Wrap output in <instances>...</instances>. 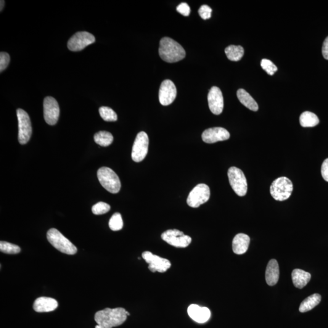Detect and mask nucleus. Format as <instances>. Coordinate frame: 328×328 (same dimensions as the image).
<instances>
[{"mask_svg":"<svg viewBox=\"0 0 328 328\" xmlns=\"http://www.w3.org/2000/svg\"><path fill=\"white\" fill-rule=\"evenodd\" d=\"M161 238L168 244L176 247L185 248L192 242L191 237L176 229L168 230L161 235Z\"/></svg>","mask_w":328,"mask_h":328,"instance_id":"9b49d317","label":"nucleus"},{"mask_svg":"<svg viewBox=\"0 0 328 328\" xmlns=\"http://www.w3.org/2000/svg\"><path fill=\"white\" fill-rule=\"evenodd\" d=\"M126 315H127V316H129V315H130V314H129V313H128V312L126 311Z\"/></svg>","mask_w":328,"mask_h":328,"instance_id":"58836bf2","label":"nucleus"},{"mask_svg":"<svg viewBox=\"0 0 328 328\" xmlns=\"http://www.w3.org/2000/svg\"><path fill=\"white\" fill-rule=\"evenodd\" d=\"M187 313L190 318L199 324L207 322L211 316L208 308L197 305H190L187 309Z\"/></svg>","mask_w":328,"mask_h":328,"instance_id":"f3484780","label":"nucleus"},{"mask_svg":"<svg viewBox=\"0 0 328 328\" xmlns=\"http://www.w3.org/2000/svg\"><path fill=\"white\" fill-rule=\"evenodd\" d=\"M44 121L50 125H54L59 120L60 108L56 100L52 97H46L43 102Z\"/></svg>","mask_w":328,"mask_h":328,"instance_id":"f8f14e48","label":"nucleus"},{"mask_svg":"<svg viewBox=\"0 0 328 328\" xmlns=\"http://www.w3.org/2000/svg\"><path fill=\"white\" fill-rule=\"evenodd\" d=\"M149 139L145 132L141 131L137 134L135 139L131 158L134 162H141L144 160L149 151Z\"/></svg>","mask_w":328,"mask_h":328,"instance_id":"1a4fd4ad","label":"nucleus"},{"mask_svg":"<svg viewBox=\"0 0 328 328\" xmlns=\"http://www.w3.org/2000/svg\"><path fill=\"white\" fill-rule=\"evenodd\" d=\"M208 107L211 112L215 115H219L223 112L224 99L221 89L217 86H213L208 94Z\"/></svg>","mask_w":328,"mask_h":328,"instance_id":"2eb2a0df","label":"nucleus"},{"mask_svg":"<svg viewBox=\"0 0 328 328\" xmlns=\"http://www.w3.org/2000/svg\"><path fill=\"white\" fill-rule=\"evenodd\" d=\"M4 6V1H2V0H1V11H2V10L3 9Z\"/></svg>","mask_w":328,"mask_h":328,"instance_id":"e433bc0d","label":"nucleus"},{"mask_svg":"<svg viewBox=\"0 0 328 328\" xmlns=\"http://www.w3.org/2000/svg\"><path fill=\"white\" fill-rule=\"evenodd\" d=\"M109 205L104 202H99L92 206V211L94 215H99L107 213L110 210Z\"/></svg>","mask_w":328,"mask_h":328,"instance_id":"c756f323","label":"nucleus"},{"mask_svg":"<svg viewBox=\"0 0 328 328\" xmlns=\"http://www.w3.org/2000/svg\"><path fill=\"white\" fill-rule=\"evenodd\" d=\"M261 67L270 76H273L278 70L277 66L272 61L268 59L262 60Z\"/></svg>","mask_w":328,"mask_h":328,"instance_id":"7c9ffc66","label":"nucleus"},{"mask_svg":"<svg viewBox=\"0 0 328 328\" xmlns=\"http://www.w3.org/2000/svg\"><path fill=\"white\" fill-rule=\"evenodd\" d=\"M230 138V133L227 129L221 127L205 129L202 134L203 141L207 144H213L219 141H224Z\"/></svg>","mask_w":328,"mask_h":328,"instance_id":"dca6fc26","label":"nucleus"},{"mask_svg":"<svg viewBox=\"0 0 328 328\" xmlns=\"http://www.w3.org/2000/svg\"><path fill=\"white\" fill-rule=\"evenodd\" d=\"M94 139L97 144L102 147H108L112 144L113 136L110 132L100 131L94 134Z\"/></svg>","mask_w":328,"mask_h":328,"instance_id":"a878e982","label":"nucleus"},{"mask_svg":"<svg viewBox=\"0 0 328 328\" xmlns=\"http://www.w3.org/2000/svg\"><path fill=\"white\" fill-rule=\"evenodd\" d=\"M311 279V274L303 270L296 269L292 272L293 285L298 289H302L308 284Z\"/></svg>","mask_w":328,"mask_h":328,"instance_id":"412c9836","label":"nucleus"},{"mask_svg":"<svg viewBox=\"0 0 328 328\" xmlns=\"http://www.w3.org/2000/svg\"><path fill=\"white\" fill-rule=\"evenodd\" d=\"M227 174L230 184L235 194L239 197H244L247 194V182L243 171L235 166H232L229 169Z\"/></svg>","mask_w":328,"mask_h":328,"instance_id":"423d86ee","label":"nucleus"},{"mask_svg":"<svg viewBox=\"0 0 328 328\" xmlns=\"http://www.w3.org/2000/svg\"><path fill=\"white\" fill-rule=\"evenodd\" d=\"M211 12H212V9L207 6V5H203L200 8L199 10H198V13H199L200 17L203 20L209 19L211 17Z\"/></svg>","mask_w":328,"mask_h":328,"instance_id":"473e14b6","label":"nucleus"},{"mask_svg":"<svg viewBox=\"0 0 328 328\" xmlns=\"http://www.w3.org/2000/svg\"><path fill=\"white\" fill-rule=\"evenodd\" d=\"M99 114L105 121L115 122L118 120V116L115 111L108 107H102L99 108Z\"/></svg>","mask_w":328,"mask_h":328,"instance_id":"bb28decb","label":"nucleus"},{"mask_svg":"<svg viewBox=\"0 0 328 328\" xmlns=\"http://www.w3.org/2000/svg\"><path fill=\"white\" fill-rule=\"evenodd\" d=\"M18 121V139L20 144L25 145L30 141L33 133L31 122L28 114L22 109L17 110Z\"/></svg>","mask_w":328,"mask_h":328,"instance_id":"0eeeda50","label":"nucleus"},{"mask_svg":"<svg viewBox=\"0 0 328 328\" xmlns=\"http://www.w3.org/2000/svg\"><path fill=\"white\" fill-rule=\"evenodd\" d=\"M97 178L102 187L111 194H118L120 191V179L112 169L105 166L99 168L97 171Z\"/></svg>","mask_w":328,"mask_h":328,"instance_id":"20e7f679","label":"nucleus"},{"mask_svg":"<svg viewBox=\"0 0 328 328\" xmlns=\"http://www.w3.org/2000/svg\"><path fill=\"white\" fill-rule=\"evenodd\" d=\"M293 191V184L287 177H280L272 182L270 193L274 199L284 202L289 198Z\"/></svg>","mask_w":328,"mask_h":328,"instance_id":"39448f33","label":"nucleus"},{"mask_svg":"<svg viewBox=\"0 0 328 328\" xmlns=\"http://www.w3.org/2000/svg\"><path fill=\"white\" fill-rule=\"evenodd\" d=\"M177 11L185 17H188L190 14V8L186 2H182L176 8Z\"/></svg>","mask_w":328,"mask_h":328,"instance_id":"72a5a7b5","label":"nucleus"},{"mask_svg":"<svg viewBox=\"0 0 328 328\" xmlns=\"http://www.w3.org/2000/svg\"><path fill=\"white\" fill-rule=\"evenodd\" d=\"M123 223L120 213H115L110 219L109 227L113 231H119L123 228Z\"/></svg>","mask_w":328,"mask_h":328,"instance_id":"cd10ccee","label":"nucleus"},{"mask_svg":"<svg viewBox=\"0 0 328 328\" xmlns=\"http://www.w3.org/2000/svg\"><path fill=\"white\" fill-rule=\"evenodd\" d=\"M58 307L56 300L49 297H40L36 299L33 309L38 313H48L54 311Z\"/></svg>","mask_w":328,"mask_h":328,"instance_id":"a211bd4d","label":"nucleus"},{"mask_svg":"<svg viewBox=\"0 0 328 328\" xmlns=\"http://www.w3.org/2000/svg\"><path fill=\"white\" fill-rule=\"evenodd\" d=\"M321 172L323 178L328 182V158L326 159L323 163Z\"/></svg>","mask_w":328,"mask_h":328,"instance_id":"f704fd0d","label":"nucleus"},{"mask_svg":"<svg viewBox=\"0 0 328 328\" xmlns=\"http://www.w3.org/2000/svg\"><path fill=\"white\" fill-rule=\"evenodd\" d=\"M225 53L228 59L234 62H238L242 59L245 51L242 46L230 45L225 49Z\"/></svg>","mask_w":328,"mask_h":328,"instance_id":"b1692460","label":"nucleus"},{"mask_svg":"<svg viewBox=\"0 0 328 328\" xmlns=\"http://www.w3.org/2000/svg\"><path fill=\"white\" fill-rule=\"evenodd\" d=\"M47 239L53 247L61 252L67 255H75L78 252L76 246L56 229L49 230L47 233Z\"/></svg>","mask_w":328,"mask_h":328,"instance_id":"7ed1b4c3","label":"nucleus"},{"mask_svg":"<svg viewBox=\"0 0 328 328\" xmlns=\"http://www.w3.org/2000/svg\"><path fill=\"white\" fill-rule=\"evenodd\" d=\"M95 328H102L100 326V325H97Z\"/></svg>","mask_w":328,"mask_h":328,"instance_id":"4c0bfd02","label":"nucleus"},{"mask_svg":"<svg viewBox=\"0 0 328 328\" xmlns=\"http://www.w3.org/2000/svg\"><path fill=\"white\" fill-rule=\"evenodd\" d=\"M322 54L325 59L328 60V37L323 44Z\"/></svg>","mask_w":328,"mask_h":328,"instance_id":"c9c22d12","label":"nucleus"},{"mask_svg":"<svg viewBox=\"0 0 328 328\" xmlns=\"http://www.w3.org/2000/svg\"><path fill=\"white\" fill-rule=\"evenodd\" d=\"M142 256L146 263L149 264V269L152 272H158L160 273H164L170 268V261L167 259L154 255L149 251L143 252Z\"/></svg>","mask_w":328,"mask_h":328,"instance_id":"ddd939ff","label":"nucleus"},{"mask_svg":"<svg viewBox=\"0 0 328 328\" xmlns=\"http://www.w3.org/2000/svg\"><path fill=\"white\" fill-rule=\"evenodd\" d=\"M127 318L126 311L123 308H105L97 312L95 321L102 328H112L120 326Z\"/></svg>","mask_w":328,"mask_h":328,"instance_id":"f257e3e1","label":"nucleus"},{"mask_svg":"<svg viewBox=\"0 0 328 328\" xmlns=\"http://www.w3.org/2000/svg\"><path fill=\"white\" fill-rule=\"evenodd\" d=\"M300 123L303 127H314L319 123V119L314 113L305 112L300 116Z\"/></svg>","mask_w":328,"mask_h":328,"instance_id":"393cba45","label":"nucleus"},{"mask_svg":"<svg viewBox=\"0 0 328 328\" xmlns=\"http://www.w3.org/2000/svg\"><path fill=\"white\" fill-rule=\"evenodd\" d=\"M321 295L318 293H314L313 295L309 296L301 303L299 311L300 313H306V312L312 310L321 303Z\"/></svg>","mask_w":328,"mask_h":328,"instance_id":"5701e85b","label":"nucleus"},{"mask_svg":"<svg viewBox=\"0 0 328 328\" xmlns=\"http://www.w3.org/2000/svg\"><path fill=\"white\" fill-rule=\"evenodd\" d=\"M210 196V188L205 184H200L194 188L188 196L187 203L190 207H199L208 202Z\"/></svg>","mask_w":328,"mask_h":328,"instance_id":"6e6552de","label":"nucleus"},{"mask_svg":"<svg viewBox=\"0 0 328 328\" xmlns=\"http://www.w3.org/2000/svg\"><path fill=\"white\" fill-rule=\"evenodd\" d=\"M250 239L247 235L239 234L234 237L232 242L233 251L237 255H242L248 250Z\"/></svg>","mask_w":328,"mask_h":328,"instance_id":"6ab92c4d","label":"nucleus"},{"mask_svg":"<svg viewBox=\"0 0 328 328\" xmlns=\"http://www.w3.org/2000/svg\"><path fill=\"white\" fill-rule=\"evenodd\" d=\"M177 89L173 82L165 80L161 84L159 91V100L161 104L164 106L170 105L175 100Z\"/></svg>","mask_w":328,"mask_h":328,"instance_id":"4468645a","label":"nucleus"},{"mask_svg":"<svg viewBox=\"0 0 328 328\" xmlns=\"http://www.w3.org/2000/svg\"><path fill=\"white\" fill-rule=\"evenodd\" d=\"M95 41L96 39L92 34L85 31L78 32L69 40L67 45L71 51H81Z\"/></svg>","mask_w":328,"mask_h":328,"instance_id":"9d476101","label":"nucleus"},{"mask_svg":"<svg viewBox=\"0 0 328 328\" xmlns=\"http://www.w3.org/2000/svg\"><path fill=\"white\" fill-rule=\"evenodd\" d=\"M0 250L7 254H17L20 252L21 248L17 245L6 242H0Z\"/></svg>","mask_w":328,"mask_h":328,"instance_id":"c85d7f7f","label":"nucleus"},{"mask_svg":"<svg viewBox=\"0 0 328 328\" xmlns=\"http://www.w3.org/2000/svg\"><path fill=\"white\" fill-rule=\"evenodd\" d=\"M280 269L279 263L276 260H271L269 262L266 270V281L269 286H274L279 281Z\"/></svg>","mask_w":328,"mask_h":328,"instance_id":"aec40b11","label":"nucleus"},{"mask_svg":"<svg viewBox=\"0 0 328 328\" xmlns=\"http://www.w3.org/2000/svg\"><path fill=\"white\" fill-rule=\"evenodd\" d=\"M10 62V56L6 52H1L0 53V71L6 70Z\"/></svg>","mask_w":328,"mask_h":328,"instance_id":"2f4dec72","label":"nucleus"},{"mask_svg":"<svg viewBox=\"0 0 328 328\" xmlns=\"http://www.w3.org/2000/svg\"><path fill=\"white\" fill-rule=\"evenodd\" d=\"M238 99L242 104L250 110L257 112L258 105L252 96L246 90L240 89L237 91Z\"/></svg>","mask_w":328,"mask_h":328,"instance_id":"4be33fe9","label":"nucleus"},{"mask_svg":"<svg viewBox=\"0 0 328 328\" xmlns=\"http://www.w3.org/2000/svg\"><path fill=\"white\" fill-rule=\"evenodd\" d=\"M159 54L161 59L167 63H176L184 59L186 51L178 42L169 38L161 40Z\"/></svg>","mask_w":328,"mask_h":328,"instance_id":"f03ea898","label":"nucleus"}]
</instances>
